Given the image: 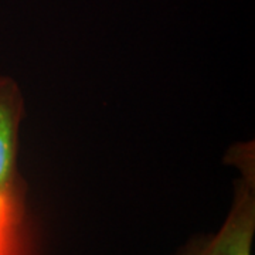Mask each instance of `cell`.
Segmentation results:
<instances>
[{"mask_svg":"<svg viewBox=\"0 0 255 255\" xmlns=\"http://www.w3.org/2000/svg\"><path fill=\"white\" fill-rule=\"evenodd\" d=\"M255 230V199L253 176L247 174L219 234L190 255H251Z\"/></svg>","mask_w":255,"mask_h":255,"instance_id":"6da1fadb","label":"cell"},{"mask_svg":"<svg viewBox=\"0 0 255 255\" xmlns=\"http://www.w3.org/2000/svg\"><path fill=\"white\" fill-rule=\"evenodd\" d=\"M23 98L17 85L0 77V194H14L18 124Z\"/></svg>","mask_w":255,"mask_h":255,"instance_id":"7a4b0ae2","label":"cell"},{"mask_svg":"<svg viewBox=\"0 0 255 255\" xmlns=\"http://www.w3.org/2000/svg\"><path fill=\"white\" fill-rule=\"evenodd\" d=\"M18 231L14 194H0V255L18 254Z\"/></svg>","mask_w":255,"mask_h":255,"instance_id":"3957f363","label":"cell"}]
</instances>
